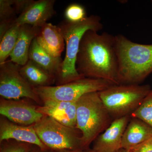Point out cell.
Here are the masks:
<instances>
[{
  "mask_svg": "<svg viewBox=\"0 0 152 152\" xmlns=\"http://www.w3.org/2000/svg\"><path fill=\"white\" fill-rule=\"evenodd\" d=\"M83 77L102 79L119 84L115 36L89 30L82 38L76 61Z\"/></svg>",
  "mask_w": 152,
  "mask_h": 152,
  "instance_id": "cell-1",
  "label": "cell"
},
{
  "mask_svg": "<svg viewBox=\"0 0 152 152\" xmlns=\"http://www.w3.org/2000/svg\"><path fill=\"white\" fill-rule=\"evenodd\" d=\"M119 84H140L152 73V44L135 42L115 36Z\"/></svg>",
  "mask_w": 152,
  "mask_h": 152,
  "instance_id": "cell-2",
  "label": "cell"
},
{
  "mask_svg": "<svg viewBox=\"0 0 152 152\" xmlns=\"http://www.w3.org/2000/svg\"><path fill=\"white\" fill-rule=\"evenodd\" d=\"M58 26L66 44L65 56L56 77V86L65 84L84 78L77 72L76 61L82 38L89 30L99 32L103 28L100 17L92 15L82 21L73 23L64 20Z\"/></svg>",
  "mask_w": 152,
  "mask_h": 152,
  "instance_id": "cell-3",
  "label": "cell"
},
{
  "mask_svg": "<svg viewBox=\"0 0 152 152\" xmlns=\"http://www.w3.org/2000/svg\"><path fill=\"white\" fill-rule=\"evenodd\" d=\"M113 121L99 92L88 93L79 98L77 101L76 128L81 132L84 151L89 149L90 145Z\"/></svg>",
  "mask_w": 152,
  "mask_h": 152,
  "instance_id": "cell-4",
  "label": "cell"
},
{
  "mask_svg": "<svg viewBox=\"0 0 152 152\" xmlns=\"http://www.w3.org/2000/svg\"><path fill=\"white\" fill-rule=\"evenodd\" d=\"M152 89L149 85H113L99 92L113 120L130 116Z\"/></svg>",
  "mask_w": 152,
  "mask_h": 152,
  "instance_id": "cell-5",
  "label": "cell"
},
{
  "mask_svg": "<svg viewBox=\"0 0 152 152\" xmlns=\"http://www.w3.org/2000/svg\"><path fill=\"white\" fill-rule=\"evenodd\" d=\"M32 126L41 142L49 149L84 150L81 132L76 127L67 126L47 115Z\"/></svg>",
  "mask_w": 152,
  "mask_h": 152,
  "instance_id": "cell-6",
  "label": "cell"
},
{
  "mask_svg": "<svg viewBox=\"0 0 152 152\" xmlns=\"http://www.w3.org/2000/svg\"><path fill=\"white\" fill-rule=\"evenodd\" d=\"M115 84L102 79L84 77L60 86L34 88V91L42 102L48 100L74 102L86 94L99 92Z\"/></svg>",
  "mask_w": 152,
  "mask_h": 152,
  "instance_id": "cell-7",
  "label": "cell"
},
{
  "mask_svg": "<svg viewBox=\"0 0 152 152\" xmlns=\"http://www.w3.org/2000/svg\"><path fill=\"white\" fill-rule=\"evenodd\" d=\"M22 66L10 59L0 64V95L6 99H28L36 103H42L34 88L21 75Z\"/></svg>",
  "mask_w": 152,
  "mask_h": 152,
  "instance_id": "cell-8",
  "label": "cell"
},
{
  "mask_svg": "<svg viewBox=\"0 0 152 152\" xmlns=\"http://www.w3.org/2000/svg\"><path fill=\"white\" fill-rule=\"evenodd\" d=\"M30 99H6L1 97L0 114L14 123L29 126L36 124L44 115L37 110V106L30 104Z\"/></svg>",
  "mask_w": 152,
  "mask_h": 152,
  "instance_id": "cell-9",
  "label": "cell"
},
{
  "mask_svg": "<svg viewBox=\"0 0 152 152\" xmlns=\"http://www.w3.org/2000/svg\"><path fill=\"white\" fill-rule=\"evenodd\" d=\"M130 116L114 120L108 128L93 142L91 149L94 152H118L122 149L124 132L130 120Z\"/></svg>",
  "mask_w": 152,
  "mask_h": 152,
  "instance_id": "cell-10",
  "label": "cell"
},
{
  "mask_svg": "<svg viewBox=\"0 0 152 152\" xmlns=\"http://www.w3.org/2000/svg\"><path fill=\"white\" fill-rule=\"evenodd\" d=\"M37 110L44 115L51 117L58 122L67 126L76 127L77 101L63 102L54 100L43 101Z\"/></svg>",
  "mask_w": 152,
  "mask_h": 152,
  "instance_id": "cell-11",
  "label": "cell"
},
{
  "mask_svg": "<svg viewBox=\"0 0 152 152\" xmlns=\"http://www.w3.org/2000/svg\"><path fill=\"white\" fill-rule=\"evenodd\" d=\"M13 140L35 145L43 149H49L36 134L33 126H25L11 121L5 117H0V142Z\"/></svg>",
  "mask_w": 152,
  "mask_h": 152,
  "instance_id": "cell-12",
  "label": "cell"
},
{
  "mask_svg": "<svg viewBox=\"0 0 152 152\" xmlns=\"http://www.w3.org/2000/svg\"><path fill=\"white\" fill-rule=\"evenodd\" d=\"M55 0L34 1L23 13L19 15L15 22L22 26L29 25L41 28L56 15Z\"/></svg>",
  "mask_w": 152,
  "mask_h": 152,
  "instance_id": "cell-13",
  "label": "cell"
},
{
  "mask_svg": "<svg viewBox=\"0 0 152 152\" xmlns=\"http://www.w3.org/2000/svg\"><path fill=\"white\" fill-rule=\"evenodd\" d=\"M39 45L48 53L60 58L64 49L65 41L58 26L48 23L40 28L36 38Z\"/></svg>",
  "mask_w": 152,
  "mask_h": 152,
  "instance_id": "cell-14",
  "label": "cell"
},
{
  "mask_svg": "<svg viewBox=\"0 0 152 152\" xmlns=\"http://www.w3.org/2000/svg\"><path fill=\"white\" fill-rule=\"evenodd\" d=\"M152 137V127L142 120L131 117L122 138V148L129 152L132 148Z\"/></svg>",
  "mask_w": 152,
  "mask_h": 152,
  "instance_id": "cell-15",
  "label": "cell"
},
{
  "mask_svg": "<svg viewBox=\"0 0 152 152\" xmlns=\"http://www.w3.org/2000/svg\"><path fill=\"white\" fill-rule=\"evenodd\" d=\"M40 28L29 25L21 26L16 44L10 56L12 61L20 66L26 64L29 60L31 45Z\"/></svg>",
  "mask_w": 152,
  "mask_h": 152,
  "instance_id": "cell-16",
  "label": "cell"
},
{
  "mask_svg": "<svg viewBox=\"0 0 152 152\" xmlns=\"http://www.w3.org/2000/svg\"><path fill=\"white\" fill-rule=\"evenodd\" d=\"M21 75L34 88L50 86L56 83V76L50 74L31 60L22 66Z\"/></svg>",
  "mask_w": 152,
  "mask_h": 152,
  "instance_id": "cell-17",
  "label": "cell"
},
{
  "mask_svg": "<svg viewBox=\"0 0 152 152\" xmlns=\"http://www.w3.org/2000/svg\"><path fill=\"white\" fill-rule=\"evenodd\" d=\"M29 60L33 61L52 75L56 77L63 60L61 57L52 56L39 45L34 39L30 47Z\"/></svg>",
  "mask_w": 152,
  "mask_h": 152,
  "instance_id": "cell-18",
  "label": "cell"
},
{
  "mask_svg": "<svg viewBox=\"0 0 152 152\" xmlns=\"http://www.w3.org/2000/svg\"><path fill=\"white\" fill-rule=\"evenodd\" d=\"M21 26L16 22L0 39V64L7 61L15 46Z\"/></svg>",
  "mask_w": 152,
  "mask_h": 152,
  "instance_id": "cell-19",
  "label": "cell"
},
{
  "mask_svg": "<svg viewBox=\"0 0 152 152\" xmlns=\"http://www.w3.org/2000/svg\"><path fill=\"white\" fill-rule=\"evenodd\" d=\"M14 0H0V27L10 28L15 22L17 14L13 7Z\"/></svg>",
  "mask_w": 152,
  "mask_h": 152,
  "instance_id": "cell-20",
  "label": "cell"
},
{
  "mask_svg": "<svg viewBox=\"0 0 152 152\" xmlns=\"http://www.w3.org/2000/svg\"><path fill=\"white\" fill-rule=\"evenodd\" d=\"M131 117L142 120L152 127V89Z\"/></svg>",
  "mask_w": 152,
  "mask_h": 152,
  "instance_id": "cell-21",
  "label": "cell"
},
{
  "mask_svg": "<svg viewBox=\"0 0 152 152\" xmlns=\"http://www.w3.org/2000/svg\"><path fill=\"white\" fill-rule=\"evenodd\" d=\"M66 20L73 23L82 21L87 18L84 6L78 4H72L67 7L64 12Z\"/></svg>",
  "mask_w": 152,
  "mask_h": 152,
  "instance_id": "cell-22",
  "label": "cell"
},
{
  "mask_svg": "<svg viewBox=\"0 0 152 152\" xmlns=\"http://www.w3.org/2000/svg\"><path fill=\"white\" fill-rule=\"evenodd\" d=\"M33 145L15 140H7L0 142V152H29Z\"/></svg>",
  "mask_w": 152,
  "mask_h": 152,
  "instance_id": "cell-23",
  "label": "cell"
},
{
  "mask_svg": "<svg viewBox=\"0 0 152 152\" xmlns=\"http://www.w3.org/2000/svg\"><path fill=\"white\" fill-rule=\"evenodd\" d=\"M34 0H14L13 7L17 15L23 13L29 7Z\"/></svg>",
  "mask_w": 152,
  "mask_h": 152,
  "instance_id": "cell-24",
  "label": "cell"
},
{
  "mask_svg": "<svg viewBox=\"0 0 152 152\" xmlns=\"http://www.w3.org/2000/svg\"><path fill=\"white\" fill-rule=\"evenodd\" d=\"M130 151L152 152V137L134 147Z\"/></svg>",
  "mask_w": 152,
  "mask_h": 152,
  "instance_id": "cell-25",
  "label": "cell"
},
{
  "mask_svg": "<svg viewBox=\"0 0 152 152\" xmlns=\"http://www.w3.org/2000/svg\"><path fill=\"white\" fill-rule=\"evenodd\" d=\"M29 152H53V151L50 149H43L37 146L34 145Z\"/></svg>",
  "mask_w": 152,
  "mask_h": 152,
  "instance_id": "cell-26",
  "label": "cell"
},
{
  "mask_svg": "<svg viewBox=\"0 0 152 152\" xmlns=\"http://www.w3.org/2000/svg\"><path fill=\"white\" fill-rule=\"evenodd\" d=\"M53 152H87L82 150H63L60 151H53Z\"/></svg>",
  "mask_w": 152,
  "mask_h": 152,
  "instance_id": "cell-27",
  "label": "cell"
},
{
  "mask_svg": "<svg viewBox=\"0 0 152 152\" xmlns=\"http://www.w3.org/2000/svg\"><path fill=\"white\" fill-rule=\"evenodd\" d=\"M87 152H94L93 151H91V148H90L89 149L86 150ZM118 152H128L126 150L124 149H121L119 151H118Z\"/></svg>",
  "mask_w": 152,
  "mask_h": 152,
  "instance_id": "cell-28",
  "label": "cell"
},
{
  "mask_svg": "<svg viewBox=\"0 0 152 152\" xmlns=\"http://www.w3.org/2000/svg\"><path fill=\"white\" fill-rule=\"evenodd\" d=\"M132 152L130 151V152Z\"/></svg>",
  "mask_w": 152,
  "mask_h": 152,
  "instance_id": "cell-29",
  "label": "cell"
},
{
  "mask_svg": "<svg viewBox=\"0 0 152 152\" xmlns=\"http://www.w3.org/2000/svg\"></svg>",
  "mask_w": 152,
  "mask_h": 152,
  "instance_id": "cell-30",
  "label": "cell"
}]
</instances>
